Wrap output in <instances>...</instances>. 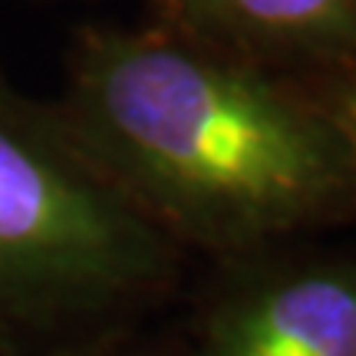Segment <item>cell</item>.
Here are the masks:
<instances>
[{
	"instance_id": "obj_1",
	"label": "cell",
	"mask_w": 356,
	"mask_h": 356,
	"mask_svg": "<svg viewBox=\"0 0 356 356\" xmlns=\"http://www.w3.org/2000/svg\"><path fill=\"white\" fill-rule=\"evenodd\" d=\"M60 113L175 248L248 254L356 208V162L327 109L172 37L89 33Z\"/></svg>"
},
{
	"instance_id": "obj_2",
	"label": "cell",
	"mask_w": 356,
	"mask_h": 356,
	"mask_svg": "<svg viewBox=\"0 0 356 356\" xmlns=\"http://www.w3.org/2000/svg\"><path fill=\"white\" fill-rule=\"evenodd\" d=\"M178 248L106 178L60 109L0 89V346L40 356L139 323Z\"/></svg>"
},
{
	"instance_id": "obj_3",
	"label": "cell",
	"mask_w": 356,
	"mask_h": 356,
	"mask_svg": "<svg viewBox=\"0 0 356 356\" xmlns=\"http://www.w3.org/2000/svg\"><path fill=\"white\" fill-rule=\"evenodd\" d=\"M221 261L178 333L185 356H356V261L267 248Z\"/></svg>"
},
{
	"instance_id": "obj_4",
	"label": "cell",
	"mask_w": 356,
	"mask_h": 356,
	"mask_svg": "<svg viewBox=\"0 0 356 356\" xmlns=\"http://www.w3.org/2000/svg\"><path fill=\"white\" fill-rule=\"evenodd\" d=\"M218 37L270 47H330L356 33V0H162Z\"/></svg>"
},
{
	"instance_id": "obj_5",
	"label": "cell",
	"mask_w": 356,
	"mask_h": 356,
	"mask_svg": "<svg viewBox=\"0 0 356 356\" xmlns=\"http://www.w3.org/2000/svg\"><path fill=\"white\" fill-rule=\"evenodd\" d=\"M47 356H185L181 340L165 333H145L139 323L115 327V330L96 333L70 346H60Z\"/></svg>"
},
{
	"instance_id": "obj_6",
	"label": "cell",
	"mask_w": 356,
	"mask_h": 356,
	"mask_svg": "<svg viewBox=\"0 0 356 356\" xmlns=\"http://www.w3.org/2000/svg\"><path fill=\"white\" fill-rule=\"evenodd\" d=\"M327 113H330L333 126L340 129L346 149H350V155H353V162H356V83H350V86L337 96V102H333Z\"/></svg>"
},
{
	"instance_id": "obj_7",
	"label": "cell",
	"mask_w": 356,
	"mask_h": 356,
	"mask_svg": "<svg viewBox=\"0 0 356 356\" xmlns=\"http://www.w3.org/2000/svg\"><path fill=\"white\" fill-rule=\"evenodd\" d=\"M0 356H13V353H10V350H3V346H0Z\"/></svg>"
}]
</instances>
